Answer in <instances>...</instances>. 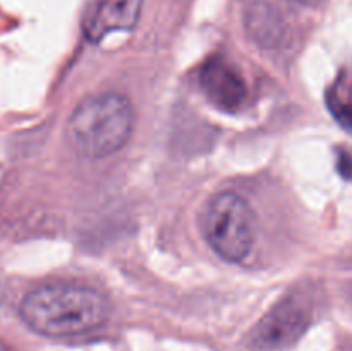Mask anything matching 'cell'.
Listing matches in <instances>:
<instances>
[{
  "instance_id": "cell-6",
  "label": "cell",
  "mask_w": 352,
  "mask_h": 351,
  "mask_svg": "<svg viewBox=\"0 0 352 351\" xmlns=\"http://www.w3.org/2000/svg\"><path fill=\"white\" fill-rule=\"evenodd\" d=\"M143 0H96L85 17V34L100 41L112 31L131 30L140 19Z\"/></svg>"
},
{
  "instance_id": "cell-9",
  "label": "cell",
  "mask_w": 352,
  "mask_h": 351,
  "mask_svg": "<svg viewBox=\"0 0 352 351\" xmlns=\"http://www.w3.org/2000/svg\"><path fill=\"white\" fill-rule=\"evenodd\" d=\"M337 171L347 181H352V153L347 150L337 151Z\"/></svg>"
},
{
  "instance_id": "cell-8",
  "label": "cell",
  "mask_w": 352,
  "mask_h": 351,
  "mask_svg": "<svg viewBox=\"0 0 352 351\" xmlns=\"http://www.w3.org/2000/svg\"><path fill=\"white\" fill-rule=\"evenodd\" d=\"M327 105L330 114L346 131L352 133V79L340 74L327 92Z\"/></svg>"
},
{
  "instance_id": "cell-1",
  "label": "cell",
  "mask_w": 352,
  "mask_h": 351,
  "mask_svg": "<svg viewBox=\"0 0 352 351\" xmlns=\"http://www.w3.org/2000/svg\"><path fill=\"white\" fill-rule=\"evenodd\" d=\"M24 322L52 337L78 336L105 322L107 301L98 291L79 284H48L31 291L21 305Z\"/></svg>"
},
{
  "instance_id": "cell-11",
  "label": "cell",
  "mask_w": 352,
  "mask_h": 351,
  "mask_svg": "<svg viewBox=\"0 0 352 351\" xmlns=\"http://www.w3.org/2000/svg\"><path fill=\"white\" fill-rule=\"evenodd\" d=\"M0 351H14V350L10 346H7L6 343H2V341H0Z\"/></svg>"
},
{
  "instance_id": "cell-10",
  "label": "cell",
  "mask_w": 352,
  "mask_h": 351,
  "mask_svg": "<svg viewBox=\"0 0 352 351\" xmlns=\"http://www.w3.org/2000/svg\"><path fill=\"white\" fill-rule=\"evenodd\" d=\"M291 2L299 3V6H305V7H318L322 6L325 0H291Z\"/></svg>"
},
{
  "instance_id": "cell-2",
  "label": "cell",
  "mask_w": 352,
  "mask_h": 351,
  "mask_svg": "<svg viewBox=\"0 0 352 351\" xmlns=\"http://www.w3.org/2000/svg\"><path fill=\"white\" fill-rule=\"evenodd\" d=\"M133 105L119 93H100L82 100L67 123L72 147L88 158L119 151L133 131Z\"/></svg>"
},
{
  "instance_id": "cell-4",
  "label": "cell",
  "mask_w": 352,
  "mask_h": 351,
  "mask_svg": "<svg viewBox=\"0 0 352 351\" xmlns=\"http://www.w3.org/2000/svg\"><path fill=\"white\" fill-rule=\"evenodd\" d=\"M311 315L302 299L284 298L260 320L251 336L258 351H278L291 346L308 329Z\"/></svg>"
},
{
  "instance_id": "cell-3",
  "label": "cell",
  "mask_w": 352,
  "mask_h": 351,
  "mask_svg": "<svg viewBox=\"0 0 352 351\" xmlns=\"http://www.w3.org/2000/svg\"><path fill=\"white\" fill-rule=\"evenodd\" d=\"M203 234L217 255L243 262L254 244V213L241 195L223 191L213 196L203 212Z\"/></svg>"
},
{
  "instance_id": "cell-7",
  "label": "cell",
  "mask_w": 352,
  "mask_h": 351,
  "mask_svg": "<svg viewBox=\"0 0 352 351\" xmlns=\"http://www.w3.org/2000/svg\"><path fill=\"white\" fill-rule=\"evenodd\" d=\"M244 26L256 45L263 48H278L287 38V23L277 7L258 0L246 9Z\"/></svg>"
},
{
  "instance_id": "cell-5",
  "label": "cell",
  "mask_w": 352,
  "mask_h": 351,
  "mask_svg": "<svg viewBox=\"0 0 352 351\" xmlns=\"http://www.w3.org/2000/svg\"><path fill=\"white\" fill-rule=\"evenodd\" d=\"M199 85L210 102L227 112H236L246 100L248 88L239 69L227 58L215 55L203 64Z\"/></svg>"
}]
</instances>
